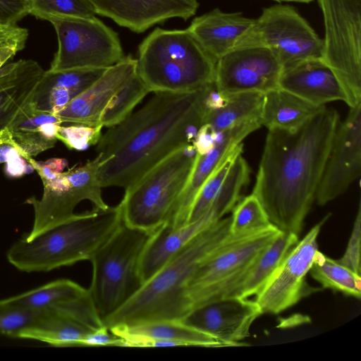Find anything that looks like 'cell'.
Returning a JSON list of instances; mask_svg holds the SVG:
<instances>
[{"mask_svg": "<svg viewBox=\"0 0 361 361\" xmlns=\"http://www.w3.org/2000/svg\"><path fill=\"white\" fill-rule=\"evenodd\" d=\"M27 37L25 28L0 26V49H11L18 52L24 48Z\"/></svg>", "mask_w": 361, "mask_h": 361, "instance_id": "41", "label": "cell"}, {"mask_svg": "<svg viewBox=\"0 0 361 361\" xmlns=\"http://www.w3.org/2000/svg\"><path fill=\"white\" fill-rule=\"evenodd\" d=\"M279 232L272 226L249 235L234 236L231 234L203 261L189 281L186 295L190 311L216 300L221 292Z\"/></svg>", "mask_w": 361, "mask_h": 361, "instance_id": "12", "label": "cell"}, {"mask_svg": "<svg viewBox=\"0 0 361 361\" xmlns=\"http://www.w3.org/2000/svg\"><path fill=\"white\" fill-rule=\"evenodd\" d=\"M278 87L316 106L334 101L347 102L337 77L322 59H310L283 68Z\"/></svg>", "mask_w": 361, "mask_h": 361, "instance_id": "21", "label": "cell"}, {"mask_svg": "<svg viewBox=\"0 0 361 361\" xmlns=\"http://www.w3.org/2000/svg\"><path fill=\"white\" fill-rule=\"evenodd\" d=\"M87 293L52 308L37 312L16 338L35 340L56 347L79 346L90 333L104 327Z\"/></svg>", "mask_w": 361, "mask_h": 361, "instance_id": "14", "label": "cell"}, {"mask_svg": "<svg viewBox=\"0 0 361 361\" xmlns=\"http://www.w3.org/2000/svg\"><path fill=\"white\" fill-rule=\"evenodd\" d=\"M44 72L32 59H20L0 67V132L29 101Z\"/></svg>", "mask_w": 361, "mask_h": 361, "instance_id": "25", "label": "cell"}, {"mask_svg": "<svg viewBox=\"0 0 361 361\" xmlns=\"http://www.w3.org/2000/svg\"><path fill=\"white\" fill-rule=\"evenodd\" d=\"M283 66L275 54L262 47L233 49L216 61L214 84L222 94H265L278 88Z\"/></svg>", "mask_w": 361, "mask_h": 361, "instance_id": "15", "label": "cell"}, {"mask_svg": "<svg viewBox=\"0 0 361 361\" xmlns=\"http://www.w3.org/2000/svg\"><path fill=\"white\" fill-rule=\"evenodd\" d=\"M309 272L322 288L357 299L361 297V276L319 250Z\"/></svg>", "mask_w": 361, "mask_h": 361, "instance_id": "31", "label": "cell"}, {"mask_svg": "<svg viewBox=\"0 0 361 361\" xmlns=\"http://www.w3.org/2000/svg\"><path fill=\"white\" fill-rule=\"evenodd\" d=\"M30 14L48 20L51 18H92L96 15L90 0H30Z\"/></svg>", "mask_w": 361, "mask_h": 361, "instance_id": "35", "label": "cell"}, {"mask_svg": "<svg viewBox=\"0 0 361 361\" xmlns=\"http://www.w3.org/2000/svg\"><path fill=\"white\" fill-rule=\"evenodd\" d=\"M220 108L207 111L204 124L214 131H224L245 121L260 118L263 94L239 92L224 94ZM261 119V118H260Z\"/></svg>", "mask_w": 361, "mask_h": 361, "instance_id": "30", "label": "cell"}, {"mask_svg": "<svg viewBox=\"0 0 361 361\" xmlns=\"http://www.w3.org/2000/svg\"><path fill=\"white\" fill-rule=\"evenodd\" d=\"M96 14L119 26L142 33L173 18L187 20L199 7L197 0H90Z\"/></svg>", "mask_w": 361, "mask_h": 361, "instance_id": "18", "label": "cell"}, {"mask_svg": "<svg viewBox=\"0 0 361 361\" xmlns=\"http://www.w3.org/2000/svg\"><path fill=\"white\" fill-rule=\"evenodd\" d=\"M361 207L359 204L352 232L343 255L337 259L341 264L361 276L360 266Z\"/></svg>", "mask_w": 361, "mask_h": 361, "instance_id": "39", "label": "cell"}, {"mask_svg": "<svg viewBox=\"0 0 361 361\" xmlns=\"http://www.w3.org/2000/svg\"><path fill=\"white\" fill-rule=\"evenodd\" d=\"M324 25L322 61L332 70L350 108L361 104V0H317Z\"/></svg>", "mask_w": 361, "mask_h": 361, "instance_id": "8", "label": "cell"}, {"mask_svg": "<svg viewBox=\"0 0 361 361\" xmlns=\"http://www.w3.org/2000/svg\"><path fill=\"white\" fill-rule=\"evenodd\" d=\"M298 241L299 236L280 231L223 290L220 299L232 296L247 298L256 295Z\"/></svg>", "mask_w": 361, "mask_h": 361, "instance_id": "24", "label": "cell"}, {"mask_svg": "<svg viewBox=\"0 0 361 361\" xmlns=\"http://www.w3.org/2000/svg\"><path fill=\"white\" fill-rule=\"evenodd\" d=\"M136 73L137 59L131 55L124 56L56 115L62 123L102 126L100 117L104 109L114 94Z\"/></svg>", "mask_w": 361, "mask_h": 361, "instance_id": "19", "label": "cell"}, {"mask_svg": "<svg viewBox=\"0 0 361 361\" xmlns=\"http://www.w3.org/2000/svg\"><path fill=\"white\" fill-rule=\"evenodd\" d=\"M270 49L283 68L310 59H322L323 39L293 6L276 4L263 9L235 48Z\"/></svg>", "mask_w": 361, "mask_h": 361, "instance_id": "10", "label": "cell"}, {"mask_svg": "<svg viewBox=\"0 0 361 361\" xmlns=\"http://www.w3.org/2000/svg\"><path fill=\"white\" fill-rule=\"evenodd\" d=\"M324 220L297 243L255 295L262 314L282 312L317 290L307 284L306 276L319 250L317 238Z\"/></svg>", "mask_w": 361, "mask_h": 361, "instance_id": "13", "label": "cell"}, {"mask_svg": "<svg viewBox=\"0 0 361 361\" xmlns=\"http://www.w3.org/2000/svg\"><path fill=\"white\" fill-rule=\"evenodd\" d=\"M102 126L75 124L59 128L56 137L69 149L83 151L97 144L102 137Z\"/></svg>", "mask_w": 361, "mask_h": 361, "instance_id": "37", "label": "cell"}, {"mask_svg": "<svg viewBox=\"0 0 361 361\" xmlns=\"http://www.w3.org/2000/svg\"><path fill=\"white\" fill-rule=\"evenodd\" d=\"M17 52L11 49H0V67L5 64L10 59H11Z\"/></svg>", "mask_w": 361, "mask_h": 361, "instance_id": "45", "label": "cell"}, {"mask_svg": "<svg viewBox=\"0 0 361 361\" xmlns=\"http://www.w3.org/2000/svg\"><path fill=\"white\" fill-rule=\"evenodd\" d=\"M242 152L243 144L240 143L226 156L204 183L191 205L187 224L198 220L209 210L221 190L235 159Z\"/></svg>", "mask_w": 361, "mask_h": 361, "instance_id": "33", "label": "cell"}, {"mask_svg": "<svg viewBox=\"0 0 361 361\" xmlns=\"http://www.w3.org/2000/svg\"><path fill=\"white\" fill-rule=\"evenodd\" d=\"M123 222L120 204L75 214L70 219L39 233L25 237L8 249L6 257L25 272L49 271L90 260Z\"/></svg>", "mask_w": 361, "mask_h": 361, "instance_id": "4", "label": "cell"}, {"mask_svg": "<svg viewBox=\"0 0 361 361\" xmlns=\"http://www.w3.org/2000/svg\"><path fill=\"white\" fill-rule=\"evenodd\" d=\"M231 216L212 223L186 243L118 310L103 321L111 329L183 320L190 311L186 290L203 261L231 235Z\"/></svg>", "mask_w": 361, "mask_h": 361, "instance_id": "3", "label": "cell"}, {"mask_svg": "<svg viewBox=\"0 0 361 361\" xmlns=\"http://www.w3.org/2000/svg\"><path fill=\"white\" fill-rule=\"evenodd\" d=\"M123 338L124 346L135 347L143 341L164 340L180 345L222 347L223 343L212 336L185 324L182 320L159 321L135 326H116L109 329Z\"/></svg>", "mask_w": 361, "mask_h": 361, "instance_id": "27", "label": "cell"}, {"mask_svg": "<svg viewBox=\"0 0 361 361\" xmlns=\"http://www.w3.org/2000/svg\"><path fill=\"white\" fill-rule=\"evenodd\" d=\"M26 154L13 138L7 128L0 132V164L5 163V172L13 178H18L33 171Z\"/></svg>", "mask_w": 361, "mask_h": 361, "instance_id": "36", "label": "cell"}, {"mask_svg": "<svg viewBox=\"0 0 361 361\" xmlns=\"http://www.w3.org/2000/svg\"><path fill=\"white\" fill-rule=\"evenodd\" d=\"M262 312L255 300L238 296L211 301L192 310L185 324L214 336L225 346H240Z\"/></svg>", "mask_w": 361, "mask_h": 361, "instance_id": "17", "label": "cell"}, {"mask_svg": "<svg viewBox=\"0 0 361 361\" xmlns=\"http://www.w3.org/2000/svg\"><path fill=\"white\" fill-rule=\"evenodd\" d=\"M231 216L232 235H249L274 226L258 199L251 194L235 205Z\"/></svg>", "mask_w": 361, "mask_h": 361, "instance_id": "34", "label": "cell"}, {"mask_svg": "<svg viewBox=\"0 0 361 361\" xmlns=\"http://www.w3.org/2000/svg\"><path fill=\"white\" fill-rule=\"evenodd\" d=\"M272 1H277L279 3H281V2H295V3L307 4V3H310V2L312 1L313 0H272Z\"/></svg>", "mask_w": 361, "mask_h": 361, "instance_id": "46", "label": "cell"}, {"mask_svg": "<svg viewBox=\"0 0 361 361\" xmlns=\"http://www.w3.org/2000/svg\"><path fill=\"white\" fill-rule=\"evenodd\" d=\"M254 21L240 12L227 13L215 8L195 18L186 30L217 61L235 48Z\"/></svg>", "mask_w": 361, "mask_h": 361, "instance_id": "23", "label": "cell"}, {"mask_svg": "<svg viewBox=\"0 0 361 361\" xmlns=\"http://www.w3.org/2000/svg\"><path fill=\"white\" fill-rule=\"evenodd\" d=\"M36 314L0 300V336L16 338L17 334L31 323Z\"/></svg>", "mask_w": 361, "mask_h": 361, "instance_id": "38", "label": "cell"}, {"mask_svg": "<svg viewBox=\"0 0 361 361\" xmlns=\"http://www.w3.org/2000/svg\"><path fill=\"white\" fill-rule=\"evenodd\" d=\"M338 123L325 106L295 130H269L252 194L279 231L300 235Z\"/></svg>", "mask_w": 361, "mask_h": 361, "instance_id": "2", "label": "cell"}, {"mask_svg": "<svg viewBox=\"0 0 361 361\" xmlns=\"http://www.w3.org/2000/svg\"><path fill=\"white\" fill-rule=\"evenodd\" d=\"M196 157L192 145L180 148L125 190L119 203L123 223L148 232L168 223Z\"/></svg>", "mask_w": 361, "mask_h": 361, "instance_id": "7", "label": "cell"}, {"mask_svg": "<svg viewBox=\"0 0 361 361\" xmlns=\"http://www.w3.org/2000/svg\"><path fill=\"white\" fill-rule=\"evenodd\" d=\"M192 145L197 154L202 155L207 153L215 145L214 131L207 124L202 125L197 133Z\"/></svg>", "mask_w": 361, "mask_h": 361, "instance_id": "44", "label": "cell"}, {"mask_svg": "<svg viewBox=\"0 0 361 361\" xmlns=\"http://www.w3.org/2000/svg\"><path fill=\"white\" fill-rule=\"evenodd\" d=\"M48 21L58 38L50 71L106 68L124 56L118 33L95 16L51 18Z\"/></svg>", "mask_w": 361, "mask_h": 361, "instance_id": "11", "label": "cell"}, {"mask_svg": "<svg viewBox=\"0 0 361 361\" xmlns=\"http://www.w3.org/2000/svg\"><path fill=\"white\" fill-rule=\"evenodd\" d=\"M125 341L105 326L88 334L79 346H124Z\"/></svg>", "mask_w": 361, "mask_h": 361, "instance_id": "42", "label": "cell"}, {"mask_svg": "<svg viewBox=\"0 0 361 361\" xmlns=\"http://www.w3.org/2000/svg\"><path fill=\"white\" fill-rule=\"evenodd\" d=\"M148 93L147 87L136 73L110 99L101 114L100 123L107 128L118 124L133 112Z\"/></svg>", "mask_w": 361, "mask_h": 361, "instance_id": "32", "label": "cell"}, {"mask_svg": "<svg viewBox=\"0 0 361 361\" xmlns=\"http://www.w3.org/2000/svg\"><path fill=\"white\" fill-rule=\"evenodd\" d=\"M262 126L261 119L254 118L225 130L224 139L204 154H197L187 183L174 207L170 221L173 227L187 224L191 205L198 192L226 156L251 133Z\"/></svg>", "mask_w": 361, "mask_h": 361, "instance_id": "20", "label": "cell"}, {"mask_svg": "<svg viewBox=\"0 0 361 361\" xmlns=\"http://www.w3.org/2000/svg\"><path fill=\"white\" fill-rule=\"evenodd\" d=\"M325 106H316L280 88L263 95L260 118L268 130H293L302 126Z\"/></svg>", "mask_w": 361, "mask_h": 361, "instance_id": "28", "label": "cell"}, {"mask_svg": "<svg viewBox=\"0 0 361 361\" xmlns=\"http://www.w3.org/2000/svg\"><path fill=\"white\" fill-rule=\"evenodd\" d=\"M220 219L210 207L195 221L179 227L164 224L152 232L140 259L139 274L142 283L156 274L192 238Z\"/></svg>", "mask_w": 361, "mask_h": 361, "instance_id": "22", "label": "cell"}, {"mask_svg": "<svg viewBox=\"0 0 361 361\" xmlns=\"http://www.w3.org/2000/svg\"><path fill=\"white\" fill-rule=\"evenodd\" d=\"M216 63L187 30L157 27L139 45L137 73L149 92H188L214 82Z\"/></svg>", "mask_w": 361, "mask_h": 361, "instance_id": "5", "label": "cell"}, {"mask_svg": "<svg viewBox=\"0 0 361 361\" xmlns=\"http://www.w3.org/2000/svg\"><path fill=\"white\" fill-rule=\"evenodd\" d=\"M361 173V104L350 108L335 132L314 201L323 206L344 193Z\"/></svg>", "mask_w": 361, "mask_h": 361, "instance_id": "16", "label": "cell"}, {"mask_svg": "<svg viewBox=\"0 0 361 361\" xmlns=\"http://www.w3.org/2000/svg\"><path fill=\"white\" fill-rule=\"evenodd\" d=\"M87 293V289L76 282L61 279L3 300L11 306L39 312L79 298Z\"/></svg>", "mask_w": 361, "mask_h": 361, "instance_id": "29", "label": "cell"}, {"mask_svg": "<svg viewBox=\"0 0 361 361\" xmlns=\"http://www.w3.org/2000/svg\"><path fill=\"white\" fill-rule=\"evenodd\" d=\"M30 0H0V26L15 27L30 14Z\"/></svg>", "mask_w": 361, "mask_h": 361, "instance_id": "40", "label": "cell"}, {"mask_svg": "<svg viewBox=\"0 0 361 361\" xmlns=\"http://www.w3.org/2000/svg\"><path fill=\"white\" fill-rule=\"evenodd\" d=\"M211 85L188 92H154L138 111L109 128L96 147L105 161L97 175L101 187L126 190L169 154L192 145L204 124Z\"/></svg>", "mask_w": 361, "mask_h": 361, "instance_id": "1", "label": "cell"}, {"mask_svg": "<svg viewBox=\"0 0 361 361\" xmlns=\"http://www.w3.org/2000/svg\"><path fill=\"white\" fill-rule=\"evenodd\" d=\"M151 233L123 221L90 259L92 274L87 290L102 322L142 286L139 264Z\"/></svg>", "mask_w": 361, "mask_h": 361, "instance_id": "6", "label": "cell"}, {"mask_svg": "<svg viewBox=\"0 0 361 361\" xmlns=\"http://www.w3.org/2000/svg\"><path fill=\"white\" fill-rule=\"evenodd\" d=\"M100 154L85 164L74 166L51 177L41 178L43 192L40 199L31 197L26 203L34 212L33 224L25 236L32 239L42 231L61 223L75 213L77 205L90 201L94 208L106 209L98 180V171L104 162Z\"/></svg>", "mask_w": 361, "mask_h": 361, "instance_id": "9", "label": "cell"}, {"mask_svg": "<svg viewBox=\"0 0 361 361\" xmlns=\"http://www.w3.org/2000/svg\"><path fill=\"white\" fill-rule=\"evenodd\" d=\"M61 124L56 115L37 109L27 102L8 128L20 148L33 157L55 146Z\"/></svg>", "mask_w": 361, "mask_h": 361, "instance_id": "26", "label": "cell"}, {"mask_svg": "<svg viewBox=\"0 0 361 361\" xmlns=\"http://www.w3.org/2000/svg\"><path fill=\"white\" fill-rule=\"evenodd\" d=\"M30 163L40 178L51 177L63 172L68 166L66 159L51 158L45 161H38L32 158Z\"/></svg>", "mask_w": 361, "mask_h": 361, "instance_id": "43", "label": "cell"}]
</instances>
